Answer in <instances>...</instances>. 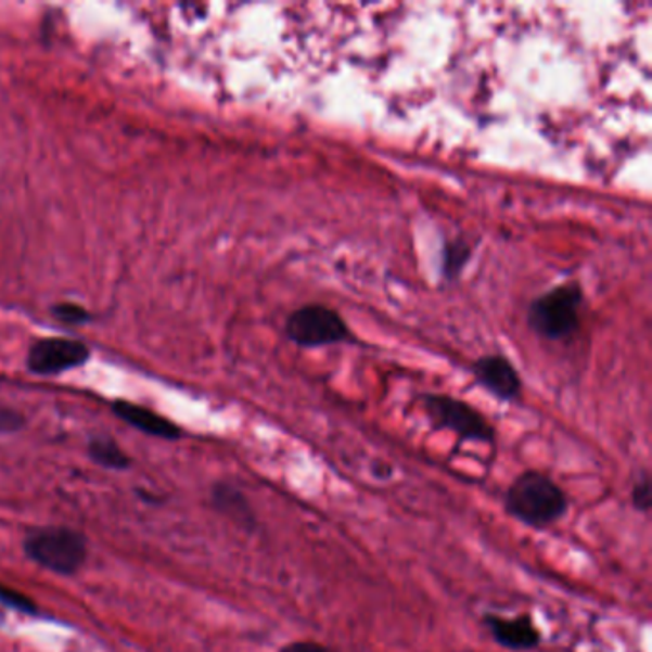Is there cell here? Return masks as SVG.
Instances as JSON below:
<instances>
[{"label": "cell", "instance_id": "obj_15", "mask_svg": "<svg viewBox=\"0 0 652 652\" xmlns=\"http://www.w3.org/2000/svg\"><path fill=\"white\" fill-rule=\"evenodd\" d=\"M0 603L12 606L20 612H35V603H33L29 597H25L24 593H20L16 589L9 588V586H2L0 584Z\"/></svg>", "mask_w": 652, "mask_h": 652}, {"label": "cell", "instance_id": "obj_16", "mask_svg": "<svg viewBox=\"0 0 652 652\" xmlns=\"http://www.w3.org/2000/svg\"><path fill=\"white\" fill-rule=\"evenodd\" d=\"M24 425L25 419L20 411L0 406V433H16Z\"/></svg>", "mask_w": 652, "mask_h": 652}, {"label": "cell", "instance_id": "obj_17", "mask_svg": "<svg viewBox=\"0 0 652 652\" xmlns=\"http://www.w3.org/2000/svg\"><path fill=\"white\" fill-rule=\"evenodd\" d=\"M278 652H333V649L318 641H293V643L283 644Z\"/></svg>", "mask_w": 652, "mask_h": 652}, {"label": "cell", "instance_id": "obj_8", "mask_svg": "<svg viewBox=\"0 0 652 652\" xmlns=\"http://www.w3.org/2000/svg\"><path fill=\"white\" fill-rule=\"evenodd\" d=\"M483 624L496 643L513 652H526L541 644V631L530 614L506 618L500 614H484Z\"/></svg>", "mask_w": 652, "mask_h": 652}, {"label": "cell", "instance_id": "obj_14", "mask_svg": "<svg viewBox=\"0 0 652 652\" xmlns=\"http://www.w3.org/2000/svg\"><path fill=\"white\" fill-rule=\"evenodd\" d=\"M52 316L62 323H72V325H81L89 323L92 320L89 310L81 305L75 303H60L52 306Z\"/></svg>", "mask_w": 652, "mask_h": 652}, {"label": "cell", "instance_id": "obj_13", "mask_svg": "<svg viewBox=\"0 0 652 652\" xmlns=\"http://www.w3.org/2000/svg\"><path fill=\"white\" fill-rule=\"evenodd\" d=\"M629 498H631V506H634L637 513L649 515L652 508V483L647 471L637 476L636 483L631 486Z\"/></svg>", "mask_w": 652, "mask_h": 652}, {"label": "cell", "instance_id": "obj_12", "mask_svg": "<svg viewBox=\"0 0 652 652\" xmlns=\"http://www.w3.org/2000/svg\"><path fill=\"white\" fill-rule=\"evenodd\" d=\"M471 258V247L465 242L448 243L444 247L443 274L446 280L458 278L459 272L465 268Z\"/></svg>", "mask_w": 652, "mask_h": 652}, {"label": "cell", "instance_id": "obj_4", "mask_svg": "<svg viewBox=\"0 0 652 652\" xmlns=\"http://www.w3.org/2000/svg\"><path fill=\"white\" fill-rule=\"evenodd\" d=\"M24 549L27 557L41 564L42 568L65 576L75 574L87 561V540L82 534L62 526L31 532L25 538Z\"/></svg>", "mask_w": 652, "mask_h": 652}, {"label": "cell", "instance_id": "obj_1", "mask_svg": "<svg viewBox=\"0 0 652 652\" xmlns=\"http://www.w3.org/2000/svg\"><path fill=\"white\" fill-rule=\"evenodd\" d=\"M506 511L532 530H548L571 508L566 491L541 471H524L509 484L503 500Z\"/></svg>", "mask_w": 652, "mask_h": 652}, {"label": "cell", "instance_id": "obj_10", "mask_svg": "<svg viewBox=\"0 0 652 652\" xmlns=\"http://www.w3.org/2000/svg\"><path fill=\"white\" fill-rule=\"evenodd\" d=\"M213 501H215V508L222 515L230 516L235 523L242 524V526H253V523H255L250 501L234 486L217 484L215 490H213Z\"/></svg>", "mask_w": 652, "mask_h": 652}, {"label": "cell", "instance_id": "obj_3", "mask_svg": "<svg viewBox=\"0 0 652 652\" xmlns=\"http://www.w3.org/2000/svg\"><path fill=\"white\" fill-rule=\"evenodd\" d=\"M421 406L436 431H450L461 443H496V429L471 404L448 395H423Z\"/></svg>", "mask_w": 652, "mask_h": 652}, {"label": "cell", "instance_id": "obj_9", "mask_svg": "<svg viewBox=\"0 0 652 652\" xmlns=\"http://www.w3.org/2000/svg\"><path fill=\"white\" fill-rule=\"evenodd\" d=\"M112 408L117 418L144 435L157 436L165 440H177L182 435L180 427L175 425L170 419L163 418L162 413L144 408V406L117 400V402H113Z\"/></svg>", "mask_w": 652, "mask_h": 652}, {"label": "cell", "instance_id": "obj_2", "mask_svg": "<svg viewBox=\"0 0 652 652\" xmlns=\"http://www.w3.org/2000/svg\"><path fill=\"white\" fill-rule=\"evenodd\" d=\"M584 291L578 283H563L532 301L528 306V325L534 333L548 341H563L580 328Z\"/></svg>", "mask_w": 652, "mask_h": 652}, {"label": "cell", "instance_id": "obj_7", "mask_svg": "<svg viewBox=\"0 0 652 652\" xmlns=\"http://www.w3.org/2000/svg\"><path fill=\"white\" fill-rule=\"evenodd\" d=\"M473 375L481 387L501 402H515L523 395V379L511 360L503 355L478 358L473 363Z\"/></svg>", "mask_w": 652, "mask_h": 652}, {"label": "cell", "instance_id": "obj_5", "mask_svg": "<svg viewBox=\"0 0 652 652\" xmlns=\"http://www.w3.org/2000/svg\"><path fill=\"white\" fill-rule=\"evenodd\" d=\"M285 335L291 343L303 348L330 347L355 341V333L343 316L325 305H306L293 310L285 322Z\"/></svg>", "mask_w": 652, "mask_h": 652}, {"label": "cell", "instance_id": "obj_11", "mask_svg": "<svg viewBox=\"0 0 652 652\" xmlns=\"http://www.w3.org/2000/svg\"><path fill=\"white\" fill-rule=\"evenodd\" d=\"M89 456L98 465L105 469H117L123 471L130 465V459L125 451L119 448V444L107 436H97L89 444Z\"/></svg>", "mask_w": 652, "mask_h": 652}, {"label": "cell", "instance_id": "obj_6", "mask_svg": "<svg viewBox=\"0 0 652 652\" xmlns=\"http://www.w3.org/2000/svg\"><path fill=\"white\" fill-rule=\"evenodd\" d=\"M90 360V348L77 338L47 337L33 343L27 370L37 375H60Z\"/></svg>", "mask_w": 652, "mask_h": 652}]
</instances>
